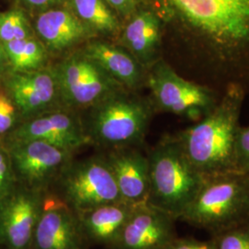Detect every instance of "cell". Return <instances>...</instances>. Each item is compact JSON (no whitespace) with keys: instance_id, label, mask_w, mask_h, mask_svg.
Segmentation results:
<instances>
[{"instance_id":"1","label":"cell","mask_w":249,"mask_h":249,"mask_svg":"<svg viewBox=\"0 0 249 249\" xmlns=\"http://www.w3.org/2000/svg\"><path fill=\"white\" fill-rule=\"evenodd\" d=\"M173 29L186 78L222 94L249 90V0H145Z\"/></svg>"},{"instance_id":"2","label":"cell","mask_w":249,"mask_h":249,"mask_svg":"<svg viewBox=\"0 0 249 249\" xmlns=\"http://www.w3.org/2000/svg\"><path fill=\"white\" fill-rule=\"evenodd\" d=\"M246 94L241 85H229L208 115L176 135L187 159L203 178L237 173L235 141Z\"/></svg>"},{"instance_id":"3","label":"cell","mask_w":249,"mask_h":249,"mask_svg":"<svg viewBox=\"0 0 249 249\" xmlns=\"http://www.w3.org/2000/svg\"><path fill=\"white\" fill-rule=\"evenodd\" d=\"M147 203L179 220L196 197L205 178L187 159L177 136H167L148 154Z\"/></svg>"},{"instance_id":"4","label":"cell","mask_w":249,"mask_h":249,"mask_svg":"<svg viewBox=\"0 0 249 249\" xmlns=\"http://www.w3.org/2000/svg\"><path fill=\"white\" fill-rule=\"evenodd\" d=\"M120 89L91 107L83 123L89 144L107 150L142 144L153 113L151 100Z\"/></svg>"},{"instance_id":"5","label":"cell","mask_w":249,"mask_h":249,"mask_svg":"<svg viewBox=\"0 0 249 249\" xmlns=\"http://www.w3.org/2000/svg\"><path fill=\"white\" fill-rule=\"evenodd\" d=\"M249 219V187L245 175L205 178L196 197L179 220L212 234Z\"/></svg>"},{"instance_id":"6","label":"cell","mask_w":249,"mask_h":249,"mask_svg":"<svg viewBox=\"0 0 249 249\" xmlns=\"http://www.w3.org/2000/svg\"><path fill=\"white\" fill-rule=\"evenodd\" d=\"M146 84L151 89L153 107L196 122L208 115L221 97L216 90L181 76L164 58L147 70Z\"/></svg>"},{"instance_id":"7","label":"cell","mask_w":249,"mask_h":249,"mask_svg":"<svg viewBox=\"0 0 249 249\" xmlns=\"http://www.w3.org/2000/svg\"><path fill=\"white\" fill-rule=\"evenodd\" d=\"M76 213L123 201L105 156L72 160L49 191Z\"/></svg>"},{"instance_id":"8","label":"cell","mask_w":249,"mask_h":249,"mask_svg":"<svg viewBox=\"0 0 249 249\" xmlns=\"http://www.w3.org/2000/svg\"><path fill=\"white\" fill-rule=\"evenodd\" d=\"M53 69L60 100L70 107H91L124 89L83 51L73 53Z\"/></svg>"},{"instance_id":"9","label":"cell","mask_w":249,"mask_h":249,"mask_svg":"<svg viewBox=\"0 0 249 249\" xmlns=\"http://www.w3.org/2000/svg\"><path fill=\"white\" fill-rule=\"evenodd\" d=\"M5 145L18 185L42 193L51 190L73 160L71 151L42 141H23Z\"/></svg>"},{"instance_id":"10","label":"cell","mask_w":249,"mask_h":249,"mask_svg":"<svg viewBox=\"0 0 249 249\" xmlns=\"http://www.w3.org/2000/svg\"><path fill=\"white\" fill-rule=\"evenodd\" d=\"M45 193L17 185L0 199V246L5 249H32L36 223Z\"/></svg>"},{"instance_id":"11","label":"cell","mask_w":249,"mask_h":249,"mask_svg":"<svg viewBox=\"0 0 249 249\" xmlns=\"http://www.w3.org/2000/svg\"><path fill=\"white\" fill-rule=\"evenodd\" d=\"M23 141H42L73 153L89 144L80 119L57 110L26 119L3 139L5 143Z\"/></svg>"},{"instance_id":"12","label":"cell","mask_w":249,"mask_h":249,"mask_svg":"<svg viewBox=\"0 0 249 249\" xmlns=\"http://www.w3.org/2000/svg\"><path fill=\"white\" fill-rule=\"evenodd\" d=\"M78 214L51 192L45 193L32 249H84Z\"/></svg>"},{"instance_id":"13","label":"cell","mask_w":249,"mask_h":249,"mask_svg":"<svg viewBox=\"0 0 249 249\" xmlns=\"http://www.w3.org/2000/svg\"><path fill=\"white\" fill-rule=\"evenodd\" d=\"M176 221L147 202L135 205L115 249H166L178 237Z\"/></svg>"},{"instance_id":"14","label":"cell","mask_w":249,"mask_h":249,"mask_svg":"<svg viewBox=\"0 0 249 249\" xmlns=\"http://www.w3.org/2000/svg\"><path fill=\"white\" fill-rule=\"evenodd\" d=\"M6 85L10 98L26 119L51 111L60 100L59 87L53 68L45 67L32 71L9 74Z\"/></svg>"},{"instance_id":"15","label":"cell","mask_w":249,"mask_h":249,"mask_svg":"<svg viewBox=\"0 0 249 249\" xmlns=\"http://www.w3.org/2000/svg\"><path fill=\"white\" fill-rule=\"evenodd\" d=\"M116 181L122 200L128 204L147 202L150 191L148 155L138 147L109 150L105 156Z\"/></svg>"},{"instance_id":"16","label":"cell","mask_w":249,"mask_h":249,"mask_svg":"<svg viewBox=\"0 0 249 249\" xmlns=\"http://www.w3.org/2000/svg\"><path fill=\"white\" fill-rule=\"evenodd\" d=\"M162 21L147 3L140 4L122 32L125 49L148 70L161 57Z\"/></svg>"},{"instance_id":"17","label":"cell","mask_w":249,"mask_h":249,"mask_svg":"<svg viewBox=\"0 0 249 249\" xmlns=\"http://www.w3.org/2000/svg\"><path fill=\"white\" fill-rule=\"evenodd\" d=\"M35 33L50 52L71 48L94 33L70 9L52 8L42 11L36 18Z\"/></svg>"},{"instance_id":"18","label":"cell","mask_w":249,"mask_h":249,"mask_svg":"<svg viewBox=\"0 0 249 249\" xmlns=\"http://www.w3.org/2000/svg\"><path fill=\"white\" fill-rule=\"evenodd\" d=\"M134 206L118 201L101 205L77 213L86 244L115 249Z\"/></svg>"},{"instance_id":"19","label":"cell","mask_w":249,"mask_h":249,"mask_svg":"<svg viewBox=\"0 0 249 249\" xmlns=\"http://www.w3.org/2000/svg\"><path fill=\"white\" fill-rule=\"evenodd\" d=\"M83 52L127 90H136L146 82L147 70L126 49L92 41Z\"/></svg>"},{"instance_id":"20","label":"cell","mask_w":249,"mask_h":249,"mask_svg":"<svg viewBox=\"0 0 249 249\" xmlns=\"http://www.w3.org/2000/svg\"><path fill=\"white\" fill-rule=\"evenodd\" d=\"M72 11L94 34L117 36L121 24L105 0H71Z\"/></svg>"},{"instance_id":"21","label":"cell","mask_w":249,"mask_h":249,"mask_svg":"<svg viewBox=\"0 0 249 249\" xmlns=\"http://www.w3.org/2000/svg\"><path fill=\"white\" fill-rule=\"evenodd\" d=\"M2 45L12 71H32L45 68L48 50L36 36Z\"/></svg>"},{"instance_id":"22","label":"cell","mask_w":249,"mask_h":249,"mask_svg":"<svg viewBox=\"0 0 249 249\" xmlns=\"http://www.w3.org/2000/svg\"><path fill=\"white\" fill-rule=\"evenodd\" d=\"M35 36V30L20 9H11L0 13V42L6 44L14 40H23Z\"/></svg>"},{"instance_id":"23","label":"cell","mask_w":249,"mask_h":249,"mask_svg":"<svg viewBox=\"0 0 249 249\" xmlns=\"http://www.w3.org/2000/svg\"><path fill=\"white\" fill-rule=\"evenodd\" d=\"M215 249H249V219L212 234Z\"/></svg>"},{"instance_id":"24","label":"cell","mask_w":249,"mask_h":249,"mask_svg":"<svg viewBox=\"0 0 249 249\" xmlns=\"http://www.w3.org/2000/svg\"><path fill=\"white\" fill-rule=\"evenodd\" d=\"M17 185L9 150L0 139V199L8 196Z\"/></svg>"},{"instance_id":"25","label":"cell","mask_w":249,"mask_h":249,"mask_svg":"<svg viewBox=\"0 0 249 249\" xmlns=\"http://www.w3.org/2000/svg\"><path fill=\"white\" fill-rule=\"evenodd\" d=\"M17 107L9 93L0 89V139H4L18 125Z\"/></svg>"},{"instance_id":"26","label":"cell","mask_w":249,"mask_h":249,"mask_svg":"<svg viewBox=\"0 0 249 249\" xmlns=\"http://www.w3.org/2000/svg\"><path fill=\"white\" fill-rule=\"evenodd\" d=\"M249 160V125L240 126L235 141V164L237 173L241 174V171Z\"/></svg>"},{"instance_id":"27","label":"cell","mask_w":249,"mask_h":249,"mask_svg":"<svg viewBox=\"0 0 249 249\" xmlns=\"http://www.w3.org/2000/svg\"><path fill=\"white\" fill-rule=\"evenodd\" d=\"M166 249H215L213 242L196 240L193 237H176Z\"/></svg>"},{"instance_id":"28","label":"cell","mask_w":249,"mask_h":249,"mask_svg":"<svg viewBox=\"0 0 249 249\" xmlns=\"http://www.w3.org/2000/svg\"><path fill=\"white\" fill-rule=\"evenodd\" d=\"M107 4L123 18H130L139 8L140 3L137 0H105Z\"/></svg>"},{"instance_id":"29","label":"cell","mask_w":249,"mask_h":249,"mask_svg":"<svg viewBox=\"0 0 249 249\" xmlns=\"http://www.w3.org/2000/svg\"><path fill=\"white\" fill-rule=\"evenodd\" d=\"M26 7L30 9L46 10L52 9L62 3L64 0H20Z\"/></svg>"},{"instance_id":"30","label":"cell","mask_w":249,"mask_h":249,"mask_svg":"<svg viewBox=\"0 0 249 249\" xmlns=\"http://www.w3.org/2000/svg\"><path fill=\"white\" fill-rule=\"evenodd\" d=\"M7 66H9V65H8L6 54H5L4 49H3V45L0 42V84H1L2 79L4 78V73H5V70H6Z\"/></svg>"},{"instance_id":"31","label":"cell","mask_w":249,"mask_h":249,"mask_svg":"<svg viewBox=\"0 0 249 249\" xmlns=\"http://www.w3.org/2000/svg\"><path fill=\"white\" fill-rule=\"evenodd\" d=\"M241 174H242V175L249 174V160H248V162L245 164V166L243 167V169L241 171Z\"/></svg>"},{"instance_id":"32","label":"cell","mask_w":249,"mask_h":249,"mask_svg":"<svg viewBox=\"0 0 249 249\" xmlns=\"http://www.w3.org/2000/svg\"><path fill=\"white\" fill-rule=\"evenodd\" d=\"M245 177H246V179H247V182H248V184H249V174H247V175H245Z\"/></svg>"},{"instance_id":"33","label":"cell","mask_w":249,"mask_h":249,"mask_svg":"<svg viewBox=\"0 0 249 249\" xmlns=\"http://www.w3.org/2000/svg\"><path fill=\"white\" fill-rule=\"evenodd\" d=\"M137 1H138L140 4H142V3H143L145 0H137Z\"/></svg>"}]
</instances>
